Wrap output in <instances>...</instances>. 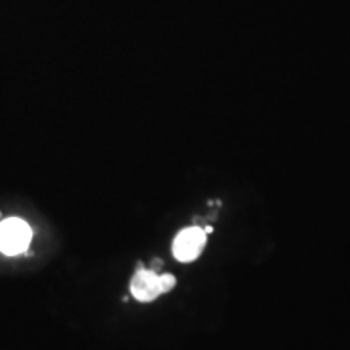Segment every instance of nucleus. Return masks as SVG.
<instances>
[{
  "instance_id": "3",
  "label": "nucleus",
  "mask_w": 350,
  "mask_h": 350,
  "mask_svg": "<svg viewBox=\"0 0 350 350\" xmlns=\"http://www.w3.org/2000/svg\"><path fill=\"white\" fill-rule=\"evenodd\" d=\"M206 245V232L201 227L183 229L174 240V256L180 263H190L196 259Z\"/></svg>"
},
{
  "instance_id": "1",
  "label": "nucleus",
  "mask_w": 350,
  "mask_h": 350,
  "mask_svg": "<svg viewBox=\"0 0 350 350\" xmlns=\"http://www.w3.org/2000/svg\"><path fill=\"white\" fill-rule=\"evenodd\" d=\"M177 281L172 274H158L154 269L143 268V264L138 266V269L132 277L130 282V292L138 302H153L159 295L171 292Z\"/></svg>"
},
{
  "instance_id": "4",
  "label": "nucleus",
  "mask_w": 350,
  "mask_h": 350,
  "mask_svg": "<svg viewBox=\"0 0 350 350\" xmlns=\"http://www.w3.org/2000/svg\"><path fill=\"white\" fill-rule=\"evenodd\" d=\"M204 232H206V233H212V227H211V225H207L206 229H204Z\"/></svg>"
},
{
  "instance_id": "2",
  "label": "nucleus",
  "mask_w": 350,
  "mask_h": 350,
  "mask_svg": "<svg viewBox=\"0 0 350 350\" xmlns=\"http://www.w3.org/2000/svg\"><path fill=\"white\" fill-rule=\"evenodd\" d=\"M31 227L23 219L8 217L0 222V251L6 256L19 255L29 246Z\"/></svg>"
}]
</instances>
